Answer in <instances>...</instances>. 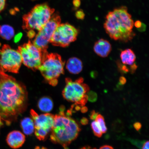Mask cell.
Here are the masks:
<instances>
[{
  "label": "cell",
  "mask_w": 149,
  "mask_h": 149,
  "mask_svg": "<svg viewBox=\"0 0 149 149\" xmlns=\"http://www.w3.org/2000/svg\"><path fill=\"white\" fill-rule=\"evenodd\" d=\"M26 98L25 87L0 71V118L10 125L25 111Z\"/></svg>",
  "instance_id": "6da1fadb"
},
{
  "label": "cell",
  "mask_w": 149,
  "mask_h": 149,
  "mask_svg": "<svg viewBox=\"0 0 149 149\" xmlns=\"http://www.w3.org/2000/svg\"><path fill=\"white\" fill-rule=\"evenodd\" d=\"M106 19L104 28L111 39L127 42L135 36L133 30L134 23L126 7H121L110 12Z\"/></svg>",
  "instance_id": "7a4b0ae2"
},
{
  "label": "cell",
  "mask_w": 149,
  "mask_h": 149,
  "mask_svg": "<svg viewBox=\"0 0 149 149\" xmlns=\"http://www.w3.org/2000/svg\"><path fill=\"white\" fill-rule=\"evenodd\" d=\"M81 129L79 124L69 116L61 111L55 115L50 135L52 142L62 145L65 149L77 138Z\"/></svg>",
  "instance_id": "3957f363"
},
{
  "label": "cell",
  "mask_w": 149,
  "mask_h": 149,
  "mask_svg": "<svg viewBox=\"0 0 149 149\" xmlns=\"http://www.w3.org/2000/svg\"><path fill=\"white\" fill-rule=\"evenodd\" d=\"M64 64L60 55L46 51L42 52V63L38 69L48 83L55 86L59 76L64 73Z\"/></svg>",
  "instance_id": "277c9868"
},
{
  "label": "cell",
  "mask_w": 149,
  "mask_h": 149,
  "mask_svg": "<svg viewBox=\"0 0 149 149\" xmlns=\"http://www.w3.org/2000/svg\"><path fill=\"white\" fill-rule=\"evenodd\" d=\"M89 89L88 86L84 83L83 78L80 77L74 81L67 78L63 95L68 101L74 102V105L83 107L88 100L87 94Z\"/></svg>",
  "instance_id": "5b68a950"
},
{
  "label": "cell",
  "mask_w": 149,
  "mask_h": 149,
  "mask_svg": "<svg viewBox=\"0 0 149 149\" xmlns=\"http://www.w3.org/2000/svg\"><path fill=\"white\" fill-rule=\"evenodd\" d=\"M53 12L46 4L36 5L24 17L25 27L28 29L40 31L51 19Z\"/></svg>",
  "instance_id": "8992f818"
},
{
  "label": "cell",
  "mask_w": 149,
  "mask_h": 149,
  "mask_svg": "<svg viewBox=\"0 0 149 149\" xmlns=\"http://www.w3.org/2000/svg\"><path fill=\"white\" fill-rule=\"evenodd\" d=\"M21 56L18 50L4 45L0 49V71L17 73L22 64Z\"/></svg>",
  "instance_id": "52a82bcc"
},
{
  "label": "cell",
  "mask_w": 149,
  "mask_h": 149,
  "mask_svg": "<svg viewBox=\"0 0 149 149\" xmlns=\"http://www.w3.org/2000/svg\"><path fill=\"white\" fill-rule=\"evenodd\" d=\"M78 31L68 23L59 24L52 36L51 42L53 45L65 47L77 39Z\"/></svg>",
  "instance_id": "ba28073f"
},
{
  "label": "cell",
  "mask_w": 149,
  "mask_h": 149,
  "mask_svg": "<svg viewBox=\"0 0 149 149\" xmlns=\"http://www.w3.org/2000/svg\"><path fill=\"white\" fill-rule=\"evenodd\" d=\"M18 51L24 65L33 70L38 69L42 58V52L40 49L29 42L19 46Z\"/></svg>",
  "instance_id": "9c48e42d"
},
{
  "label": "cell",
  "mask_w": 149,
  "mask_h": 149,
  "mask_svg": "<svg viewBox=\"0 0 149 149\" xmlns=\"http://www.w3.org/2000/svg\"><path fill=\"white\" fill-rule=\"evenodd\" d=\"M60 22L59 17L53 16L49 21L39 31L33 40V44L42 52L47 51L48 44Z\"/></svg>",
  "instance_id": "30bf717a"
},
{
  "label": "cell",
  "mask_w": 149,
  "mask_h": 149,
  "mask_svg": "<svg viewBox=\"0 0 149 149\" xmlns=\"http://www.w3.org/2000/svg\"><path fill=\"white\" fill-rule=\"evenodd\" d=\"M31 113L34 122L35 135L40 141L44 140L51 131L55 115L49 113L38 115L33 110H31Z\"/></svg>",
  "instance_id": "8fae6325"
},
{
  "label": "cell",
  "mask_w": 149,
  "mask_h": 149,
  "mask_svg": "<svg viewBox=\"0 0 149 149\" xmlns=\"http://www.w3.org/2000/svg\"><path fill=\"white\" fill-rule=\"evenodd\" d=\"M6 140L10 148L17 149L21 147L24 144L25 141V136L21 132L14 130L9 133Z\"/></svg>",
  "instance_id": "7c38bea8"
},
{
  "label": "cell",
  "mask_w": 149,
  "mask_h": 149,
  "mask_svg": "<svg viewBox=\"0 0 149 149\" xmlns=\"http://www.w3.org/2000/svg\"><path fill=\"white\" fill-rule=\"evenodd\" d=\"M111 50V46L108 41L103 39H100L94 44V51L99 56L105 58L108 56Z\"/></svg>",
  "instance_id": "4fadbf2b"
},
{
  "label": "cell",
  "mask_w": 149,
  "mask_h": 149,
  "mask_svg": "<svg viewBox=\"0 0 149 149\" xmlns=\"http://www.w3.org/2000/svg\"><path fill=\"white\" fill-rule=\"evenodd\" d=\"M66 68L70 73L77 74L83 70V63L77 58H71L67 61Z\"/></svg>",
  "instance_id": "5bb4252c"
},
{
  "label": "cell",
  "mask_w": 149,
  "mask_h": 149,
  "mask_svg": "<svg viewBox=\"0 0 149 149\" xmlns=\"http://www.w3.org/2000/svg\"><path fill=\"white\" fill-rule=\"evenodd\" d=\"M120 57L122 63L124 65L131 66L135 63L136 55L130 49H126L121 52Z\"/></svg>",
  "instance_id": "9a60e30c"
},
{
  "label": "cell",
  "mask_w": 149,
  "mask_h": 149,
  "mask_svg": "<svg viewBox=\"0 0 149 149\" xmlns=\"http://www.w3.org/2000/svg\"><path fill=\"white\" fill-rule=\"evenodd\" d=\"M21 126L24 134L29 135H31L35 130L34 122L32 119L26 117L21 122Z\"/></svg>",
  "instance_id": "2e32d148"
},
{
  "label": "cell",
  "mask_w": 149,
  "mask_h": 149,
  "mask_svg": "<svg viewBox=\"0 0 149 149\" xmlns=\"http://www.w3.org/2000/svg\"><path fill=\"white\" fill-rule=\"evenodd\" d=\"M38 106L40 110L44 112H49L53 109V104L52 100L49 98L44 97L39 100Z\"/></svg>",
  "instance_id": "e0dca14e"
},
{
  "label": "cell",
  "mask_w": 149,
  "mask_h": 149,
  "mask_svg": "<svg viewBox=\"0 0 149 149\" xmlns=\"http://www.w3.org/2000/svg\"><path fill=\"white\" fill-rule=\"evenodd\" d=\"M14 30L10 26L4 25L0 26V36L6 40H11L14 36Z\"/></svg>",
  "instance_id": "ac0fdd59"
},
{
  "label": "cell",
  "mask_w": 149,
  "mask_h": 149,
  "mask_svg": "<svg viewBox=\"0 0 149 149\" xmlns=\"http://www.w3.org/2000/svg\"><path fill=\"white\" fill-rule=\"evenodd\" d=\"M95 121L99 126L102 133H105L107 131V128L104 120V118L102 115L98 114L96 117Z\"/></svg>",
  "instance_id": "d6986e66"
},
{
  "label": "cell",
  "mask_w": 149,
  "mask_h": 149,
  "mask_svg": "<svg viewBox=\"0 0 149 149\" xmlns=\"http://www.w3.org/2000/svg\"><path fill=\"white\" fill-rule=\"evenodd\" d=\"M91 126L95 135L98 137H101L102 133L95 121H93L91 123Z\"/></svg>",
  "instance_id": "ffe728a7"
},
{
  "label": "cell",
  "mask_w": 149,
  "mask_h": 149,
  "mask_svg": "<svg viewBox=\"0 0 149 149\" xmlns=\"http://www.w3.org/2000/svg\"><path fill=\"white\" fill-rule=\"evenodd\" d=\"M88 100L91 102H95L96 101L97 99V94L92 91H89L87 94Z\"/></svg>",
  "instance_id": "44dd1931"
},
{
  "label": "cell",
  "mask_w": 149,
  "mask_h": 149,
  "mask_svg": "<svg viewBox=\"0 0 149 149\" xmlns=\"http://www.w3.org/2000/svg\"><path fill=\"white\" fill-rule=\"evenodd\" d=\"M117 65L119 70L122 72V73L126 74L130 72V68H128L126 65L121 63L120 61H118L117 63Z\"/></svg>",
  "instance_id": "7402d4cb"
},
{
  "label": "cell",
  "mask_w": 149,
  "mask_h": 149,
  "mask_svg": "<svg viewBox=\"0 0 149 149\" xmlns=\"http://www.w3.org/2000/svg\"><path fill=\"white\" fill-rule=\"evenodd\" d=\"M129 140L132 143V144L135 145V146L140 149H141L143 145L145 142V141L136 140L129 139Z\"/></svg>",
  "instance_id": "603a6c76"
},
{
  "label": "cell",
  "mask_w": 149,
  "mask_h": 149,
  "mask_svg": "<svg viewBox=\"0 0 149 149\" xmlns=\"http://www.w3.org/2000/svg\"><path fill=\"white\" fill-rule=\"evenodd\" d=\"M76 17L79 19H83L85 17V14L83 11L79 10L77 11L76 13Z\"/></svg>",
  "instance_id": "cb8c5ba5"
},
{
  "label": "cell",
  "mask_w": 149,
  "mask_h": 149,
  "mask_svg": "<svg viewBox=\"0 0 149 149\" xmlns=\"http://www.w3.org/2000/svg\"><path fill=\"white\" fill-rule=\"evenodd\" d=\"M6 0H0V13L4 10L6 5Z\"/></svg>",
  "instance_id": "d4e9b609"
},
{
  "label": "cell",
  "mask_w": 149,
  "mask_h": 149,
  "mask_svg": "<svg viewBox=\"0 0 149 149\" xmlns=\"http://www.w3.org/2000/svg\"><path fill=\"white\" fill-rule=\"evenodd\" d=\"M98 113L96 112L95 111H91L90 115V118L91 120H95L96 117L98 115Z\"/></svg>",
  "instance_id": "484cf974"
},
{
  "label": "cell",
  "mask_w": 149,
  "mask_h": 149,
  "mask_svg": "<svg viewBox=\"0 0 149 149\" xmlns=\"http://www.w3.org/2000/svg\"><path fill=\"white\" fill-rule=\"evenodd\" d=\"M23 36V34L21 33H17L14 37V42H17L21 39Z\"/></svg>",
  "instance_id": "4316f807"
},
{
  "label": "cell",
  "mask_w": 149,
  "mask_h": 149,
  "mask_svg": "<svg viewBox=\"0 0 149 149\" xmlns=\"http://www.w3.org/2000/svg\"><path fill=\"white\" fill-rule=\"evenodd\" d=\"M35 32L33 30L30 29V30L28 31L27 35L30 38H32L35 36Z\"/></svg>",
  "instance_id": "83f0119b"
},
{
  "label": "cell",
  "mask_w": 149,
  "mask_h": 149,
  "mask_svg": "<svg viewBox=\"0 0 149 149\" xmlns=\"http://www.w3.org/2000/svg\"><path fill=\"white\" fill-rule=\"evenodd\" d=\"M134 127L136 130H137V131H139V130L141 129V123L139 122H136L134 124Z\"/></svg>",
  "instance_id": "f1b7e54d"
},
{
  "label": "cell",
  "mask_w": 149,
  "mask_h": 149,
  "mask_svg": "<svg viewBox=\"0 0 149 149\" xmlns=\"http://www.w3.org/2000/svg\"><path fill=\"white\" fill-rule=\"evenodd\" d=\"M81 123L83 125H86L88 123V120L85 117H83L82 118L81 120Z\"/></svg>",
  "instance_id": "f546056e"
},
{
  "label": "cell",
  "mask_w": 149,
  "mask_h": 149,
  "mask_svg": "<svg viewBox=\"0 0 149 149\" xmlns=\"http://www.w3.org/2000/svg\"><path fill=\"white\" fill-rule=\"evenodd\" d=\"M119 82H120L121 84L124 85L126 83V79L125 78L123 77V76L121 77L120 78V79H119Z\"/></svg>",
  "instance_id": "4dcf8cb0"
},
{
  "label": "cell",
  "mask_w": 149,
  "mask_h": 149,
  "mask_svg": "<svg viewBox=\"0 0 149 149\" xmlns=\"http://www.w3.org/2000/svg\"><path fill=\"white\" fill-rule=\"evenodd\" d=\"M73 3L74 7H78L81 4V1L80 0H74Z\"/></svg>",
  "instance_id": "1f68e13d"
},
{
  "label": "cell",
  "mask_w": 149,
  "mask_h": 149,
  "mask_svg": "<svg viewBox=\"0 0 149 149\" xmlns=\"http://www.w3.org/2000/svg\"><path fill=\"white\" fill-rule=\"evenodd\" d=\"M149 141H145L143 144L141 149H149Z\"/></svg>",
  "instance_id": "d6a6232c"
},
{
  "label": "cell",
  "mask_w": 149,
  "mask_h": 149,
  "mask_svg": "<svg viewBox=\"0 0 149 149\" xmlns=\"http://www.w3.org/2000/svg\"><path fill=\"white\" fill-rule=\"evenodd\" d=\"M100 149H114L113 148L109 145H105L104 146H102L100 148Z\"/></svg>",
  "instance_id": "836d02e7"
},
{
  "label": "cell",
  "mask_w": 149,
  "mask_h": 149,
  "mask_svg": "<svg viewBox=\"0 0 149 149\" xmlns=\"http://www.w3.org/2000/svg\"><path fill=\"white\" fill-rule=\"evenodd\" d=\"M81 111L82 113H86L88 111V108L86 107H83L81 108Z\"/></svg>",
  "instance_id": "e575fe53"
},
{
  "label": "cell",
  "mask_w": 149,
  "mask_h": 149,
  "mask_svg": "<svg viewBox=\"0 0 149 149\" xmlns=\"http://www.w3.org/2000/svg\"><path fill=\"white\" fill-rule=\"evenodd\" d=\"M81 149H97L95 148H92L91 147L89 146H86L83 147Z\"/></svg>",
  "instance_id": "d590c367"
},
{
  "label": "cell",
  "mask_w": 149,
  "mask_h": 149,
  "mask_svg": "<svg viewBox=\"0 0 149 149\" xmlns=\"http://www.w3.org/2000/svg\"><path fill=\"white\" fill-rule=\"evenodd\" d=\"M141 23L140 22L137 21L136 22V23L135 24V25L136 26V27H139V26H141Z\"/></svg>",
  "instance_id": "8d00e7d4"
},
{
  "label": "cell",
  "mask_w": 149,
  "mask_h": 149,
  "mask_svg": "<svg viewBox=\"0 0 149 149\" xmlns=\"http://www.w3.org/2000/svg\"><path fill=\"white\" fill-rule=\"evenodd\" d=\"M35 149H47L46 148H44V147H39V146H37L36 147V148H35Z\"/></svg>",
  "instance_id": "74e56055"
},
{
  "label": "cell",
  "mask_w": 149,
  "mask_h": 149,
  "mask_svg": "<svg viewBox=\"0 0 149 149\" xmlns=\"http://www.w3.org/2000/svg\"><path fill=\"white\" fill-rule=\"evenodd\" d=\"M3 125V120H2L1 118H0V129H1V127Z\"/></svg>",
  "instance_id": "f35d334b"
},
{
  "label": "cell",
  "mask_w": 149,
  "mask_h": 149,
  "mask_svg": "<svg viewBox=\"0 0 149 149\" xmlns=\"http://www.w3.org/2000/svg\"><path fill=\"white\" fill-rule=\"evenodd\" d=\"M1 46V43H0V46Z\"/></svg>",
  "instance_id": "ab89813d"
}]
</instances>
